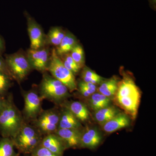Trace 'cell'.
I'll return each instance as SVG.
<instances>
[{
    "mask_svg": "<svg viewBox=\"0 0 156 156\" xmlns=\"http://www.w3.org/2000/svg\"><path fill=\"white\" fill-rule=\"evenodd\" d=\"M62 56H64V58L62 60L65 66L73 74L77 73L79 72L81 68L73 59L70 53H66Z\"/></svg>",
    "mask_w": 156,
    "mask_h": 156,
    "instance_id": "obj_25",
    "label": "cell"
},
{
    "mask_svg": "<svg viewBox=\"0 0 156 156\" xmlns=\"http://www.w3.org/2000/svg\"><path fill=\"white\" fill-rule=\"evenodd\" d=\"M5 61L11 76L18 81L24 80L32 69L27 56L21 53L8 55Z\"/></svg>",
    "mask_w": 156,
    "mask_h": 156,
    "instance_id": "obj_6",
    "label": "cell"
},
{
    "mask_svg": "<svg viewBox=\"0 0 156 156\" xmlns=\"http://www.w3.org/2000/svg\"><path fill=\"white\" fill-rule=\"evenodd\" d=\"M24 107L23 114L26 119L32 120L36 119L41 113L43 97L39 96L34 91H29L24 95Z\"/></svg>",
    "mask_w": 156,
    "mask_h": 156,
    "instance_id": "obj_8",
    "label": "cell"
},
{
    "mask_svg": "<svg viewBox=\"0 0 156 156\" xmlns=\"http://www.w3.org/2000/svg\"><path fill=\"white\" fill-rule=\"evenodd\" d=\"M119 113L114 106H109L95 111V118L98 123L102 125Z\"/></svg>",
    "mask_w": 156,
    "mask_h": 156,
    "instance_id": "obj_18",
    "label": "cell"
},
{
    "mask_svg": "<svg viewBox=\"0 0 156 156\" xmlns=\"http://www.w3.org/2000/svg\"><path fill=\"white\" fill-rule=\"evenodd\" d=\"M27 56L32 69L41 72L48 70L50 59L49 51L48 49L41 48L37 50L30 49Z\"/></svg>",
    "mask_w": 156,
    "mask_h": 156,
    "instance_id": "obj_9",
    "label": "cell"
},
{
    "mask_svg": "<svg viewBox=\"0 0 156 156\" xmlns=\"http://www.w3.org/2000/svg\"><path fill=\"white\" fill-rule=\"evenodd\" d=\"M4 42L3 39L0 37V53L3 51L4 49Z\"/></svg>",
    "mask_w": 156,
    "mask_h": 156,
    "instance_id": "obj_32",
    "label": "cell"
},
{
    "mask_svg": "<svg viewBox=\"0 0 156 156\" xmlns=\"http://www.w3.org/2000/svg\"><path fill=\"white\" fill-rule=\"evenodd\" d=\"M48 41L51 44L57 47L60 44L62 41L50 33H48Z\"/></svg>",
    "mask_w": 156,
    "mask_h": 156,
    "instance_id": "obj_30",
    "label": "cell"
},
{
    "mask_svg": "<svg viewBox=\"0 0 156 156\" xmlns=\"http://www.w3.org/2000/svg\"><path fill=\"white\" fill-rule=\"evenodd\" d=\"M130 122V119L127 115L119 112L101 126L105 132L111 133L128 127Z\"/></svg>",
    "mask_w": 156,
    "mask_h": 156,
    "instance_id": "obj_14",
    "label": "cell"
},
{
    "mask_svg": "<svg viewBox=\"0 0 156 156\" xmlns=\"http://www.w3.org/2000/svg\"><path fill=\"white\" fill-rule=\"evenodd\" d=\"M49 33L51 34L61 41L64 37L66 34L61 28L56 27L51 29L49 31Z\"/></svg>",
    "mask_w": 156,
    "mask_h": 156,
    "instance_id": "obj_28",
    "label": "cell"
},
{
    "mask_svg": "<svg viewBox=\"0 0 156 156\" xmlns=\"http://www.w3.org/2000/svg\"><path fill=\"white\" fill-rule=\"evenodd\" d=\"M40 144L53 153L60 156H62L66 149L62 140L55 133L47 134L42 138Z\"/></svg>",
    "mask_w": 156,
    "mask_h": 156,
    "instance_id": "obj_13",
    "label": "cell"
},
{
    "mask_svg": "<svg viewBox=\"0 0 156 156\" xmlns=\"http://www.w3.org/2000/svg\"><path fill=\"white\" fill-rule=\"evenodd\" d=\"M14 142L11 138L4 137L0 140V156H12L14 152Z\"/></svg>",
    "mask_w": 156,
    "mask_h": 156,
    "instance_id": "obj_21",
    "label": "cell"
},
{
    "mask_svg": "<svg viewBox=\"0 0 156 156\" xmlns=\"http://www.w3.org/2000/svg\"><path fill=\"white\" fill-rule=\"evenodd\" d=\"M66 108L80 121H85L89 117V112L85 105L80 101H73Z\"/></svg>",
    "mask_w": 156,
    "mask_h": 156,
    "instance_id": "obj_17",
    "label": "cell"
},
{
    "mask_svg": "<svg viewBox=\"0 0 156 156\" xmlns=\"http://www.w3.org/2000/svg\"><path fill=\"white\" fill-rule=\"evenodd\" d=\"M82 76L83 81L95 85L100 84L103 81V78L101 76L98 75L90 69L87 67L84 69Z\"/></svg>",
    "mask_w": 156,
    "mask_h": 156,
    "instance_id": "obj_22",
    "label": "cell"
},
{
    "mask_svg": "<svg viewBox=\"0 0 156 156\" xmlns=\"http://www.w3.org/2000/svg\"><path fill=\"white\" fill-rule=\"evenodd\" d=\"M79 89L80 92L85 97H89L96 92L97 86L89 83L81 81L79 84Z\"/></svg>",
    "mask_w": 156,
    "mask_h": 156,
    "instance_id": "obj_24",
    "label": "cell"
},
{
    "mask_svg": "<svg viewBox=\"0 0 156 156\" xmlns=\"http://www.w3.org/2000/svg\"><path fill=\"white\" fill-rule=\"evenodd\" d=\"M12 156H19V153H17V154L15 153Z\"/></svg>",
    "mask_w": 156,
    "mask_h": 156,
    "instance_id": "obj_33",
    "label": "cell"
},
{
    "mask_svg": "<svg viewBox=\"0 0 156 156\" xmlns=\"http://www.w3.org/2000/svg\"><path fill=\"white\" fill-rule=\"evenodd\" d=\"M89 99V105L93 110L96 111L109 105L111 98L99 92H95Z\"/></svg>",
    "mask_w": 156,
    "mask_h": 156,
    "instance_id": "obj_20",
    "label": "cell"
},
{
    "mask_svg": "<svg viewBox=\"0 0 156 156\" xmlns=\"http://www.w3.org/2000/svg\"><path fill=\"white\" fill-rule=\"evenodd\" d=\"M71 56L76 64L81 68L85 63L84 50L80 45L76 44L71 51Z\"/></svg>",
    "mask_w": 156,
    "mask_h": 156,
    "instance_id": "obj_23",
    "label": "cell"
},
{
    "mask_svg": "<svg viewBox=\"0 0 156 156\" xmlns=\"http://www.w3.org/2000/svg\"><path fill=\"white\" fill-rule=\"evenodd\" d=\"M0 72L5 73L10 76H11L6 64L5 61L1 56H0Z\"/></svg>",
    "mask_w": 156,
    "mask_h": 156,
    "instance_id": "obj_29",
    "label": "cell"
},
{
    "mask_svg": "<svg viewBox=\"0 0 156 156\" xmlns=\"http://www.w3.org/2000/svg\"><path fill=\"white\" fill-rule=\"evenodd\" d=\"M102 137L96 128H87L81 134L80 147L93 149L97 147L101 142Z\"/></svg>",
    "mask_w": 156,
    "mask_h": 156,
    "instance_id": "obj_12",
    "label": "cell"
},
{
    "mask_svg": "<svg viewBox=\"0 0 156 156\" xmlns=\"http://www.w3.org/2000/svg\"><path fill=\"white\" fill-rule=\"evenodd\" d=\"M55 134L62 140L66 148L80 147L82 134L80 130L58 128Z\"/></svg>",
    "mask_w": 156,
    "mask_h": 156,
    "instance_id": "obj_11",
    "label": "cell"
},
{
    "mask_svg": "<svg viewBox=\"0 0 156 156\" xmlns=\"http://www.w3.org/2000/svg\"><path fill=\"white\" fill-rule=\"evenodd\" d=\"M48 70L53 77L64 84L69 90L73 91L77 89L76 83L74 74L65 66L55 49L52 51Z\"/></svg>",
    "mask_w": 156,
    "mask_h": 156,
    "instance_id": "obj_4",
    "label": "cell"
},
{
    "mask_svg": "<svg viewBox=\"0 0 156 156\" xmlns=\"http://www.w3.org/2000/svg\"><path fill=\"white\" fill-rule=\"evenodd\" d=\"M31 154V156H60L53 153L40 144L34 149Z\"/></svg>",
    "mask_w": 156,
    "mask_h": 156,
    "instance_id": "obj_27",
    "label": "cell"
},
{
    "mask_svg": "<svg viewBox=\"0 0 156 156\" xmlns=\"http://www.w3.org/2000/svg\"><path fill=\"white\" fill-rule=\"evenodd\" d=\"M118 80L115 77L103 81L97 89L98 92L110 98L114 97L118 89Z\"/></svg>",
    "mask_w": 156,
    "mask_h": 156,
    "instance_id": "obj_16",
    "label": "cell"
},
{
    "mask_svg": "<svg viewBox=\"0 0 156 156\" xmlns=\"http://www.w3.org/2000/svg\"><path fill=\"white\" fill-rule=\"evenodd\" d=\"M59 117L60 115L54 110L42 112L37 119L35 124L39 132L46 135L55 133L58 128Z\"/></svg>",
    "mask_w": 156,
    "mask_h": 156,
    "instance_id": "obj_7",
    "label": "cell"
},
{
    "mask_svg": "<svg viewBox=\"0 0 156 156\" xmlns=\"http://www.w3.org/2000/svg\"><path fill=\"white\" fill-rule=\"evenodd\" d=\"M114 97L120 107L133 119L136 118L140 102V94L131 78L126 76L119 82L118 89Z\"/></svg>",
    "mask_w": 156,
    "mask_h": 156,
    "instance_id": "obj_1",
    "label": "cell"
},
{
    "mask_svg": "<svg viewBox=\"0 0 156 156\" xmlns=\"http://www.w3.org/2000/svg\"><path fill=\"white\" fill-rule=\"evenodd\" d=\"M10 85V76L0 72V95L5 94Z\"/></svg>",
    "mask_w": 156,
    "mask_h": 156,
    "instance_id": "obj_26",
    "label": "cell"
},
{
    "mask_svg": "<svg viewBox=\"0 0 156 156\" xmlns=\"http://www.w3.org/2000/svg\"><path fill=\"white\" fill-rule=\"evenodd\" d=\"M11 139L20 151L31 154L41 143L42 138L38 131L23 123L16 136Z\"/></svg>",
    "mask_w": 156,
    "mask_h": 156,
    "instance_id": "obj_3",
    "label": "cell"
},
{
    "mask_svg": "<svg viewBox=\"0 0 156 156\" xmlns=\"http://www.w3.org/2000/svg\"><path fill=\"white\" fill-rule=\"evenodd\" d=\"M23 123L22 116L14 105L11 97L6 99L0 112V131L3 137L13 138Z\"/></svg>",
    "mask_w": 156,
    "mask_h": 156,
    "instance_id": "obj_2",
    "label": "cell"
},
{
    "mask_svg": "<svg viewBox=\"0 0 156 156\" xmlns=\"http://www.w3.org/2000/svg\"><path fill=\"white\" fill-rule=\"evenodd\" d=\"M27 20L28 32L30 41V49L37 50L42 48L45 41L44 35L41 27L36 21L26 13Z\"/></svg>",
    "mask_w": 156,
    "mask_h": 156,
    "instance_id": "obj_10",
    "label": "cell"
},
{
    "mask_svg": "<svg viewBox=\"0 0 156 156\" xmlns=\"http://www.w3.org/2000/svg\"><path fill=\"white\" fill-rule=\"evenodd\" d=\"M5 100L6 99L3 98L2 96L0 95V112L2 111V109L3 108V107H4L5 102Z\"/></svg>",
    "mask_w": 156,
    "mask_h": 156,
    "instance_id": "obj_31",
    "label": "cell"
},
{
    "mask_svg": "<svg viewBox=\"0 0 156 156\" xmlns=\"http://www.w3.org/2000/svg\"><path fill=\"white\" fill-rule=\"evenodd\" d=\"M41 95L53 101H60L67 97L69 89L61 82L48 74L43 76L40 86Z\"/></svg>",
    "mask_w": 156,
    "mask_h": 156,
    "instance_id": "obj_5",
    "label": "cell"
},
{
    "mask_svg": "<svg viewBox=\"0 0 156 156\" xmlns=\"http://www.w3.org/2000/svg\"><path fill=\"white\" fill-rule=\"evenodd\" d=\"M82 127L80 121L67 108L62 112L59 117L58 128L80 130Z\"/></svg>",
    "mask_w": 156,
    "mask_h": 156,
    "instance_id": "obj_15",
    "label": "cell"
},
{
    "mask_svg": "<svg viewBox=\"0 0 156 156\" xmlns=\"http://www.w3.org/2000/svg\"><path fill=\"white\" fill-rule=\"evenodd\" d=\"M76 44V39L74 36L71 34H66L60 44L57 47L56 53L58 56H62L69 53Z\"/></svg>",
    "mask_w": 156,
    "mask_h": 156,
    "instance_id": "obj_19",
    "label": "cell"
}]
</instances>
